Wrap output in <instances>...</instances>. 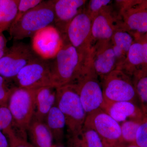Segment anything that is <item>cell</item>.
<instances>
[{"instance_id":"1","label":"cell","mask_w":147,"mask_h":147,"mask_svg":"<svg viewBox=\"0 0 147 147\" xmlns=\"http://www.w3.org/2000/svg\"><path fill=\"white\" fill-rule=\"evenodd\" d=\"M63 43L51 61V71L56 88L74 84L91 59L81 55L76 48L63 36Z\"/></svg>"},{"instance_id":"2","label":"cell","mask_w":147,"mask_h":147,"mask_svg":"<svg viewBox=\"0 0 147 147\" xmlns=\"http://www.w3.org/2000/svg\"><path fill=\"white\" fill-rule=\"evenodd\" d=\"M55 20L53 0L43 1L12 24L9 30L10 37L14 40L32 38L40 30L54 25Z\"/></svg>"},{"instance_id":"3","label":"cell","mask_w":147,"mask_h":147,"mask_svg":"<svg viewBox=\"0 0 147 147\" xmlns=\"http://www.w3.org/2000/svg\"><path fill=\"white\" fill-rule=\"evenodd\" d=\"M55 105L65 118L69 137H78L82 132L87 115L74 84L57 88Z\"/></svg>"},{"instance_id":"4","label":"cell","mask_w":147,"mask_h":147,"mask_svg":"<svg viewBox=\"0 0 147 147\" xmlns=\"http://www.w3.org/2000/svg\"><path fill=\"white\" fill-rule=\"evenodd\" d=\"M8 107L13 118V130L16 134L26 138L34 115V90L16 87L9 99Z\"/></svg>"},{"instance_id":"5","label":"cell","mask_w":147,"mask_h":147,"mask_svg":"<svg viewBox=\"0 0 147 147\" xmlns=\"http://www.w3.org/2000/svg\"><path fill=\"white\" fill-rule=\"evenodd\" d=\"M73 84L76 86L87 115L102 109L104 104L101 82L96 73L92 60Z\"/></svg>"},{"instance_id":"6","label":"cell","mask_w":147,"mask_h":147,"mask_svg":"<svg viewBox=\"0 0 147 147\" xmlns=\"http://www.w3.org/2000/svg\"><path fill=\"white\" fill-rule=\"evenodd\" d=\"M101 82L104 105L119 101H130L140 106L132 78L122 70H114Z\"/></svg>"},{"instance_id":"7","label":"cell","mask_w":147,"mask_h":147,"mask_svg":"<svg viewBox=\"0 0 147 147\" xmlns=\"http://www.w3.org/2000/svg\"><path fill=\"white\" fill-rule=\"evenodd\" d=\"M39 57L31 45L14 40L0 60V75L14 79L24 67Z\"/></svg>"},{"instance_id":"8","label":"cell","mask_w":147,"mask_h":147,"mask_svg":"<svg viewBox=\"0 0 147 147\" xmlns=\"http://www.w3.org/2000/svg\"><path fill=\"white\" fill-rule=\"evenodd\" d=\"M14 80L17 87L28 89L35 90L49 86L55 87L51 61L38 57L24 67Z\"/></svg>"},{"instance_id":"9","label":"cell","mask_w":147,"mask_h":147,"mask_svg":"<svg viewBox=\"0 0 147 147\" xmlns=\"http://www.w3.org/2000/svg\"><path fill=\"white\" fill-rule=\"evenodd\" d=\"M92 19L84 10L69 24L65 36L68 42L85 57H90L92 45Z\"/></svg>"},{"instance_id":"10","label":"cell","mask_w":147,"mask_h":147,"mask_svg":"<svg viewBox=\"0 0 147 147\" xmlns=\"http://www.w3.org/2000/svg\"><path fill=\"white\" fill-rule=\"evenodd\" d=\"M119 9L118 16L125 26L134 36L147 33L146 1H116Z\"/></svg>"},{"instance_id":"11","label":"cell","mask_w":147,"mask_h":147,"mask_svg":"<svg viewBox=\"0 0 147 147\" xmlns=\"http://www.w3.org/2000/svg\"><path fill=\"white\" fill-rule=\"evenodd\" d=\"M84 126L96 131L106 147L124 144L122 139L120 124L102 109L87 115Z\"/></svg>"},{"instance_id":"12","label":"cell","mask_w":147,"mask_h":147,"mask_svg":"<svg viewBox=\"0 0 147 147\" xmlns=\"http://www.w3.org/2000/svg\"><path fill=\"white\" fill-rule=\"evenodd\" d=\"M32 38L33 50L45 60L54 59L63 43L62 36L54 25L40 30Z\"/></svg>"},{"instance_id":"13","label":"cell","mask_w":147,"mask_h":147,"mask_svg":"<svg viewBox=\"0 0 147 147\" xmlns=\"http://www.w3.org/2000/svg\"><path fill=\"white\" fill-rule=\"evenodd\" d=\"M91 57L93 68L100 81L117 69V59L111 40L94 43L92 47Z\"/></svg>"},{"instance_id":"14","label":"cell","mask_w":147,"mask_h":147,"mask_svg":"<svg viewBox=\"0 0 147 147\" xmlns=\"http://www.w3.org/2000/svg\"><path fill=\"white\" fill-rule=\"evenodd\" d=\"M55 20L54 25L62 36L65 34L69 24L85 8L86 0H53Z\"/></svg>"},{"instance_id":"15","label":"cell","mask_w":147,"mask_h":147,"mask_svg":"<svg viewBox=\"0 0 147 147\" xmlns=\"http://www.w3.org/2000/svg\"><path fill=\"white\" fill-rule=\"evenodd\" d=\"M119 19L113 13V7L96 16L92 22V45L96 42L110 41Z\"/></svg>"},{"instance_id":"16","label":"cell","mask_w":147,"mask_h":147,"mask_svg":"<svg viewBox=\"0 0 147 147\" xmlns=\"http://www.w3.org/2000/svg\"><path fill=\"white\" fill-rule=\"evenodd\" d=\"M135 40L134 35L125 28L121 21L119 19L111 40L117 59V69L121 70L129 50Z\"/></svg>"},{"instance_id":"17","label":"cell","mask_w":147,"mask_h":147,"mask_svg":"<svg viewBox=\"0 0 147 147\" xmlns=\"http://www.w3.org/2000/svg\"><path fill=\"white\" fill-rule=\"evenodd\" d=\"M102 109L120 124L127 121H142L145 117L140 106L130 101L105 104Z\"/></svg>"},{"instance_id":"18","label":"cell","mask_w":147,"mask_h":147,"mask_svg":"<svg viewBox=\"0 0 147 147\" xmlns=\"http://www.w3.org/2000/svg\"><path fill=\"white\" fill-rule=\"evenodd\" d=\"M56 97V87L49 86L34 90L35 118L45 122L47 114L55 105Z\"/></svg>"},{"instance_id":"19","label":"cell","mask_w":147,"mask_h":147,"mask_svg":"<svg viewBox=\"0 0 147 147\" xmlns=\"http://www.w3.org/2000/svg\"><path fill=\"white\" fill-rule=\"evenodd\" d=\"M141 36L135 37V41L129 50L121 69L131 77L144 67V54Z\"/></svg>"},{"instance_id":"20","label":"cell","mask_w":147,"mask_h":147,"mask_svg":"<svg viewBox=\"0 0 147 147\" xmlns=\"http://www.w3.org/2000/svg\"><path fill=\"white\" fill-rule=\"evenodd\" d=\"M27 131L36 147L53 146V136L44 122L38 120L33 117Z\"/></svg>"},{"instance_id":"21","label":"cell","mask_w":147,"mask_h":147,"mask_svg":"<svg viewBox=\"0 0 147 147\" xmlns=\"http://www.w3.org/2000/svg\"><path fill=\"white\" fill-rule=\"evenodd\" d=\"M45 123L51 132L53 139L57 142H61L64 137L66 121L63 114L56 105L53 106L49 111Z\"/></svg>"},{"instance_id":"22","label":"cell","mask_w":147,"mask_h":147,"mask_svg":"<svg viewBox=\"0 0 147 147\" xmlns=\"http://www.w3.org/2000/svg\"><path fill=\"white\" fill-rule=\"evenodd\" d=\"M18 0H0V33L9 30L18 12Z\"/></svg>"},{"instance_id":"23","label":"cell","mask_w":147,"mask_h":147,"mask_svg":"<svg viewBox=\"0 0 147 147\" xmlns=\"http://www.w3.org/2000/svg\"><path fill=\"white\" fill-rule=\"evenodd\" d=\"M140 105L145 117L147 116V68L139 69L131 77Z\"/></svg>"},{"instance_id":"24","label":"cell","mask_w":147,"mask_h":147,"mask_svg":"<svg viewBox=\"0 0 147 147\" xmlns=\"http://www.w3.org/2000/svg\"><path fill=\"white\" fill-rule=\"evenodd\" d=\"M69 138L83 147H107L100 135L89 127L84 126L78 137Z\"/></svg>"},{"instance_id":"25","label":"cell","mask_w":147,"mask_h":147,"mask_svg":"<svg viewBox=\"0 0 147 147\" xmlns=\"http://www.w3.org/2000/svg\"><path fill=\"white\" fill-rule=\"evenodd\" d=\"M141 122L127 121L120 124L122 139L125 144L128 145L135 144L137 130Z\"/></svg>"},{"instance_id":"26","label":"cell","mask_w":147,"mask_h":147,"mask_svg":"<svg viewBox=\"0 0 147 147\" xmlns=\"http://www.w3.org/2000/svg\"><path fill=\"white\" fill-rule=\"evenodd\" d=\"M113 3L111 0H90L85 6L84 10L93 20L102 11L113 7Z\"/></svg>"},{"instance_id":"27","label":"cell","mask_w":147,"mask_h":147,"mask_svg":"<svg viewBox=\"0 0 147 147\" xmlns=\"http://www.w3.org/2000/svg\"><path fill=\"white\" fill-rule=\"evenodd\" d=\"M13 118L8 105L0 106V131L4 134L12 129Z\"/></svg>"},{"instance_id":"28","label":"cell","mask_w":147,"mask_h":147,"mask_svg":"<svg viewBox=\"0 0 147 147\" xmlns=\"http://www.w3.org/2000/svg\"><path fill=\"white\" fill-rule=\"evenodd\" d=\"M0 75V106L8 105L9 99L13 89L16 87H11L9 80Z\"/></svg>"},{"instance_id":"29","label":"cell","mask_w":147,"mask_h":147,"mask_svg":"<svg viewBox=\"0 0 147 147\" xmlns=\"http://www.w3.org/2000/svg\"><path fill=\"white\" fill-rule=\"evenodd\" d=\"M42 1V0H18V12L13 24L18 21L28 11L38 5Z\"/></svg>"},{"instance_id":"30","label":"cell","mask_w":147,"mask_h":147,"mask_svg":"<svg viewBox=\"0 0 147 147\" xmlns=\"http://www.w3.org/2000/svg\"><path fill=\"white\" fill-rule=\"evenodd\" d=\"M4 134L8 139L10 147H34L27 142L26 138L16 134L13 128Z\"/></svg>"},{"instance_id":"31","label":"cell","mask_w":147,"mask_h":147,"mask_svg":"<svg viewBox=\"0 0 147 147\" xmlns=\"http://www.w3.org/2000/svg\"><path fill=\"white\" fill-rule=\"evenodd\" d=\"M135 144L139 147H147V116L143 119L140 124Z\"/></svg>"},{"instance_id":"32","label":"cell","mask_w":147,"mask_h":147,"mask_svg":"<svg viewBox=\"0 0 147 147\" xmlns=\"http://www.w3.org/2000/svg\"><path fill=\"white\" fill-rule=\"evenodd\" d=\"M7 42V40L3 33H0V60L8 49Z\"/></svg>"},{"instance_id":"33","label":"cell","mask_w":147,"mask_h":147,"mask_svg":"<svg viewBox=\"0 0 147 147\" xmlns=\"http://www.w3.org/2000/svg\"><path fill=\"white\" fill-rule=\"evenodd\" d=\"M143 54H144V67L143 68H147V40L145 35L141 36Z\"/></svg>"},{"instance_id":"34","label":"cell","mask_w":147,"mask_h":147,"mask_svg":"<svg viewBox=\"0 0 147 147\" xmlns=\"http://www.w3.org/2000/svg\"><path fill=\"white\" fill-rule=\"evenodd\" d=\"M7 138L1 131H0V147H9Z\"/></svg>"},{"instance_id":"35","label":"cell","mask_w":147,"mask_h":147,"mask_svg":"<svg viewBox=\"0 0 147 147\" xmlns=\"http://www.w3.org/2000/svg\"><path fill=\"white\" fill-rule=\"evenodd\" d=\"M69 147H83L79 145L78 143L74 141L72 139L69 138Z\"/></svg>"},{"instance_id":"36","label":"cell","mask_w":147,"mask_h":147,"mask_svg":"<svg viewBox=\"0 0 147 147\" xmlns=\"http://www.w3.org/2000/svg\"><path fill=\"white\" fill-rule=\"evenodd\" d=\"M127 145L124 144H116L114 145H112V146H108L107 147H126Z\"/></svg>"},{"instance_id":"37","label":"cell","mask_w":147,"mask_h":147,"mask_svg":"<svg viewBox=\"0 0 147 147\" xmlns=\"http://www.w3.org/2000/svg\"><path fill=\"white\" fill-rule=\"evenodd\" d=\"M126 147H139L138 146H137L136 144H129L127 145Z\"/></svg>"},{"instance_id":"38","label":"cell","mask_w":147,"mask_h":147,"mask_svg":"<svg viewBox=\"0 0 147 147\" xmlns=\"http://www.w3.org/2000/svg\"><path fill=\"white\" fill-rule=\"evenodd\" d=\"M52 147H65L63 146H59V145H53Z\"/></svg>"},{"instance_id":"39","label":"cell","mask_w":147,"mask_h":147,"mask_svg":"<svg viewBox=\"0 0 147 147\" xmlns=\"http://www.w3.org/2000/svg\"><path fill=\"white\" fill-rule=\"evenodd\" d=\"M145 37H146V39L147 40V33L146 34V35H145Z\"/></svg>"},{"instance_id":"40","label":"cell","mask_w":147,"mask_h":147,"mask_svg":"<svg viewBox=\"0 0 147 147\" xmlns=\"http://www.w3.org/2000/svg\"><path fill=\"white\" fill-rule=\"evenodd\" d=\"M146 2L147 3V0H146Z\"/></svg>"}]
</instances>
